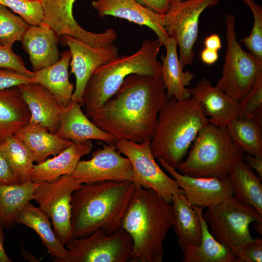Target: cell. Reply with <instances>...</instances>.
I'll return each instance as SVG.
<instances>
[{
    "label": "cell",
    "instance_id": "obj_36",
    "mask_svg": "<svg viewBox=\"0 0 262 262\" xmlns=\"http://www.w3.org/2000/svg\"><path fill=\"white\" fill-rule=\"evenodd\" d=\"M239 116L253 119L262 124V75L252 89L238 101Z\"/></svg>",
    "mask_w": 262,
    "mask_h": 262
},
{
    "label": "cell",
    "instance_id": "obj_27",
    "mask_svg": "<svg viewBox=\"0 0 262 262\" xmlns=\"http://www.w3.org/2000/svg\"><path fill=\"white\" fill-rule=\"evenodd\" d=\"M16 223L23 224L33 230L56 262H69L68 250L56 237L49 218L38 207L29 202L19 213Z\"/></svg>",
    "mask_w": 262,
    "mask_h": 262
},
{
    "label": "cell",
    "instance_id": "obj_12",
    "mask_svg": "<svg viewBox=\"0 0 262 262\" xmlns=\"http://www.w3.org/2000/svg\"><path fill=\"white\" fill-rule=\"evenodd\" d=\"M69 262H127L133 250L130 235L122 228L111 235L98 229L81 238H72L65 245Z\"/></svg>",
    "mask_w": 262,
    "mask_h": 262
},
{
    "label": "cell",
    "instance_id": "obj_5",
    "mask_svg": "<svg viewBox=\"0 0 262 262\" xmlns=\"http://www.w3.org/2000/svg\"><path fill=\"white\" fill-rule=\"evenodd\" d=\"M162 46L159 40H144L134 53L114 59L97 68L88 80L83 94L85 115L92 114L111 98L125 78L131 74L161 76L162 64L157 55Z\"/></svg>",
    "mask_w": 262,
    "mask_h": 262
},
{
    "label": "cell",
    "instance_id": "obj_14",
    "mask_svg": "<svg viewBox=\"0 0 262 262\" xmlns=\"http://www.w3.org/2000/svg\"><path fill=\"white\" fill-rule=\"evenodd\" d=\"M60 40L69 47L71 54V73L76 79L71 100L82 105L83 94L91 75L99 66L117 57L118 48L113 44L94 47L68 35L60 36Z\"/></svg>",
    "mask_w": 262,
    "mask_h": 262
},
{
    "label": "cell",
    "instance_id": "obj_28",
    "mask_svg": "<svg viewBox=\"0 0 262 262\" xmlns=\"http://www.w3.org/2000/svg\"><path fill=\"white\" fill-rule=\"evenodd\" d=\"M60 55L61 58L54 65L33 72V78L35 83L47 89L65 107L71 100L74 85L69 80L70 51H65Z\"/></svg>",
    "mask_w": 262,
    "mask_h": 262
},
{
    "label": "cell",
    "instance_id": "obj_29",
    "mask_svg": "<svg viewBox=\"0 0 262 262\" xmlns=\"http://www.w3.org/2000/svg\"><path fill=\"white\" fill-rule=\"evenodd\" d=\"M39 184L32 181L14 184L0 183V224L3 228H14L19 213L33 199Z\"/></svg>",
    "mask_w": 262,
    "mask_h": 262
},
{
    "label": "cell",
    "instance_id": "obj_2",
    "mask_svg": "<svg viewBox=\"0 0 262 262\" xmlns=\"http://www.w3.org/2000/svg\"><path fill=\"white\" fill-rule=\"evenodd\" d=\"M135 190L131 180H107L83 184L72 195V238L100 229L111 235L120 228Z\"/></svg>",
    "mask_w": 262,
    "mask_h": 262
},
{
    "label": "cell",
    "instance_id": "obj_8",
    "mask_svg": "<svg viewBox=\"0 0 262 262\" xmlns=\"http://www.w3.org/2000/svg\"><path fill=\"white\" fill-rule=\"evenodd\" d=\"M225 22L227 42L225 62L222 76L215 86L239 101L262 75V62L243 50L238 42L234 16H227Z\"/></svg>",
    "mask_w": 262,
    "mask_h": 262
},
{
    "label": "cell",
    "instance_id": "obj_37",
    "mask_svg": "<svg viewBox=\"0 0 262 262\" xmlns=\"http://www.w3.org/2000/svg\"><path fill=\"white\" fill-rule=\"evenodd\" d=\"M253 15V25L249 36L241 40L246 47L259 61L262 62V8L254 0H243Z\"/></svg>",
    "mask_w": 262,
    "mask_h": 262
},
{
    "label": "cell",
    "instance_id": "obj_33",
    "mask_svg": "<svg viewBox=\"0 0 262 262\" xmlns=\"http://www.w3.org/2000/svg\"><path fill=\"white\" fill-rule=\"evenodd\" d=\"M0 149L20 183L31 181L34 161L26 146L14 135L0 144Z\"/></svg>",
    "mask_w": 262,
    "mask_h": 262
},
{
    "label": "cell",
    "instance_id": "obj_9",
    "mask_svg": "<svg viewBox=\"0 0 262 262\" xmlns=\"http://www.w3.org/2000/svg\"><path fill=\"white\" fill-rule=\"evenodd\" d=\"M219 0H170L163 19L164 27L177 43L182 67L191 65L194 45L198 33V21L203 11L215 6Z\"/></svg>",
    "mask_w": 262,
    "mask_h": 262
},
{
    "label": "cell",
    "instance_id": "obj_47",
    "mask_svg": "<svg viewBox=\"0 0 262 262\" xmlns=\"http://www.w3.org/2000/svg\"><path fill=\"white\" fill-rule=\"evenodd\" d=\"M252 224V229L260 234H262V219L254 221Z\"/></svg>",
    "mask_w": 262,
    "mask_h": 262
},
{
    "label": "cell",
    "instance_id": "obj_43",
    "mask_svg": "<svg viewBox=\"0 0 262 262\" xmlns=\"http://www.w3.org/2000/svg\"><path fill=\"white\" fill-rule=\"evenodd\" d=\"M243 161L262 180V157L255 156L246 153L244 154Z\"/></svg>",
    "mask_w": 262,
    "mask_h": 262
},
{
    "label": "cell",
    "instance_id": "obj_1",
    "mask_svg": "<svg viewBox=\"0 0 262 262\" xmlns=\"http://www.w3.org/2000/svg\"><path fill=\"white\" fill-rule=\"evenodd\" d=\"M167 100L161 76L131 74L89 118L117 141L141 143L151 139Z\"/></svg>",
    "mask_w": 262,
    "mask_h": 262
},
{
    "label": "cell",
    "instance_id": "obj_6",
    "mask_svg": "<svg viewBox=\"0 0 262 262\" xmlns=\"http://www.w3.org/2000/svg\"><path fill=\"white\" fill-rule=\"evenodd\" d=\"M186 159L178 166L180 173L197 178H225L245 153L233 142L227 126L207 123L198 132Z\"/></svg>",
    "mask_w": 262,
    "mask_h": 262
},
{
    "label": "cell",
    "instance_id": "obj_13",
    "mask_svg": "<svg viewBox=\"0 0 262 262\" xmlns=\"http://www.w3.org/2000/svg\"><path fill=\"white\" fill-rule=\"evenodd\" d=\"M81 184L107 180H131L133 168L115 143L104 144L93 152L88 160H80L71 175Z\"/></svg>",
    "mask_w": 262,
    "mask_h": 262
},
{
    "label": "cell",
    "instance_id": "obj_3",
    "mask_svg": "<svg viewBox=\"0 0 262 262\" xmlns=\"http://www.w3.org/2000/svg\"><path fill=\"white\" fill-rule=\"evenodd\" d=\"M174 224L172 207L152 189L135 187L121 228L131 237L130 262H162L164 242Z\"/></svg>",
    "mask_w": 262,
    "mask_h": 262
},
{
    "label": "cell",
    "instance_id": "obj_18",
    "mask_svg": "<svg viewBox=\"0 0 262 262\" xmlns=\"http://www.w3.org/2000/svg\"><path fill=\"white\" fill-rule=\"evenodd\" d=\"M191 98L203 107L209 123L227 126L239 116L238 101L206 79L189 89Z\"/></svg>",
    "mask_w": 262,
    "mask_h": 262
},
{
    "label": "cell",
    "instance_id": "obj_7",
    "mask_svg": "<svg viewBox=\"0 0 262 262\" xmlns=\"http://www.w3.org/2000/svg\"><path fill=\"white\" fill-rule=\"evenodd\" d=\"M203 216L214 238L237 258L254 239L250 234V224L262 219L256 209L241 203L234 196L208 208Z\"/></svg>",
    "mask_w": 262,
    "mask_h": 262
},
{
    "label": "cell",
    "instance_id": "obj_25",
    "mask_svg": "<svg viewBox=\"0 0 262 262\" xmlns=\"http://www.w3.org/2000/svg\"><path fill=\"white\" fill-rule=\"evenodd\" d=\"M30 117L18 86L0 89V144L26 126Z\"/></svg>",
    "mask_w": 262,
    "mask_h": 262
},
{
    "label": "cell",
    "instance_id": "obj_26",
    "mask_svg": "<svg viewBox=\"0 0 262 262\" xmlns=\"http://www.w3.org/2000/svg\"><path fill=\"white\" fill-rule=\"evenodd\" d=\"M29 148L37 164L55 156L73 143L50 133L43 125L29 122L15 135Z\"/></svg>",
    "mask_w": 262,
    "mask_h": 262
},
{
    "label": "cell",
    "instance_id": "obj_24",
    "mask_svg": "<svg viewBox=\"0 0 262 262\" xmlns=\"http://www.w3.org/2000/svg\"><path fill=\"white\" fill-rule=\"evenodd\" d=\"M166 53L161 55L162 61L161 78L168 99L174 98L182 100L191 98L189 88L186 87L195 78L190 71H183L177 55V44L172 38H169L165 45Z\"/></svg>",
    "mask_w": 262,
    "mask_h": 262
},
{
    "label": "cell",
    "instance_id": "obj_23",
    "mask_svg": "<svg viewBox=\"0 0 262 262\" xmlns=\"http://www.w3.org/2000/svg\"><path fill=\"white\" fill-rule=\"evenodd\" d=\"M199 217L201 239L198 245L178 238V244L183 254L182 262H236L237 257L211 234L203 216V208L193 206Z\"/></svg>",
    "mask_w": 262,
    "mask_h": 262
},
{
    "label": "cell",
    "instance_id": "obj_38",
    "mask_svg": "<svg viewBox=\"0 0 262 262\" xmlns=\"http://www.w3.org/2000/svg\"><path fill=\"white\" fill-rule=\"evenodd\" d=\"M0 68L14 70L34 77V72L27 68L22 58L16 54L11 48L0 46Z\"/></svg>",
    "mask_w": 262,
    "mask_h": 262
},
{
    "label": "cell",
    "instance_id": "obj_15",
    "mask_svg": "<svg viewBox=\"0 0 262 262\" xmlns=\"http://www.w3.org/2000/svg\"><path fill=\"white\" fill-rule=\"evenodd\" d=\"M43 11V23L51 28L59 36L68 35L94 47L109 45L117 34L113 28L101 33L88 31L75 19L73 6L76 0H40Z\"/></svg>",
    "mask_w": 262,
    "mask_h": 262
},
{
    "label": "cell",
    "instance_id": "obj_34",
    "mask_svg": "<svg viewBox=\"0 0 262 262\" xmlns=\"http://www.w3.org/2000/svg\"><path fill=\"white\" fill-rule=\"evenodd\" d=\"M29 24L20 16L0 4V46L12 48L21 41Z\"/></svg>",
    "mask_w": 262,
    "mask_h": 262
},
{
    "label": "cell",
    "instance_id": "obj_42",
    "mask_svg": "<svg viewBox=\"0 0 262 262\" xmlns=\"http://www.w3.org/2000/svg\"><path fill=\"white\" fill-rule=\"evenodd\" d=\"M142 5L158 14L163 15L166 12L170 0H136Z\"/></svg>",
    "mask_w": 262,
    "mask_h": 262
},
{
    "label": "cell",
    "instance_id": "obj_30",
    "mask_svg": "<svg viewBox=\"0 0 262 262\" xmlns=\"http://www.w3.org/2000/svg\"><path fill=\"white\" fill-rule=\"evenodd\" d=\"M228 176L236 199L253 207L262 215V180L254 171L241 160L232 166Z\"/></svg>",
    "mask_w": 262,
    "mask_h": 262
},
{
    "label": "cell",
    "instance_id": "obj_41",
    "mask_svg": "<svg viewBox=\"0 0 262 262\" xmlns=\"http://www.w3.org/2000/svg\"><path fill=\"white\" fill-rule=\"evenodd\" d=\"M0 183H20L8 162L0 149Z\"/></svg>",
    "mask_w": 262,
    "mask_h": 262
},
{
    "label": "cell",
    "instance_id": "obj_31",
    "mask_svg": "<svg viewBox=\"0 0 262 262\" xmlns=\"http://www.w3.org/2000/svg\"><path fill=\"white\" fill-rule=\"evenodd\" d=\"M173 228L178 238L198 245L201 239L199 217L184 194L174 195L171 203Z\"/></svg>",
    "mask_w": 262,
    "mask_h": 262
},
{
    "label": "cell",
    "instance_id": "obj_4",
    "mask_svg": "<svg viewBox=\"0 0 262 262\" xmlns=\"http://www.w3.org/2000/svg\"><path fill=\"white\" fill-rule=\"evenodd\" d=\"M208 123L203 107L193 98L168 99L159 112L150 142L154 158L176 169L199 131Z\"/></svg>",
    "mask_w": 262,
    "mask_h": 262
},
{
    "label": "cell",
    "instance_id": "obj_46",
    "mask_svg": "<svg viewBox=\"0 0 262 262\" xmlns=\"http://www.w3.org/2000/svg\"><path fill=\"white\" fill-rule=\"evenodd\" d=\"M2 228L0 224V262H11L12 260L7 255L3 246L4 239Z\"/></svg>",
    "mask_w": 262,
    "mask_h": 262
},
{
    "label": "cell",
    "instance_id": "obj_44",
    "mask_svg": "<svg viewBox=\"0 0 262 262\" xmlns=\"http://www.w3.org/2000/svg\"><path fill=\"white\" fill-rule=\"evenodd\" d=\"M201 59L207 65L213 64L218 59V51L205 48L201 52Z\"/></svg>",
    "mask_w": 262,
    "mask_h": 262
},
{
    "label": "cell",
    "instance_id": "obj_32",
    "mask_svg": "<svg viewBox=\"0 0 262 262\" xmlns=\"http://www.w3.org/2000/svg\"><path fill=\"white\" fill-rule=\"evenodd\" d=\"M227 128L232 141L241 150L262 157V124L252 118L238 117Z\"/></svg>",
    "mask_w": 262,
    "mask_h": 262
},
{
    "label": "cell",
    "instance_id": "obj_22",
    "mask_svg": "<svg viewBox=\"0 0 262 262\" xmlns=\"http://www.w3.org/2000/svg\"><path fill=\"white\" fill-rule=\"evenodd\" d=\"M93 145L91 140L73 143L51 158L34 164L31 181L40 183L53 182L65 175H71L81 158L89 154Z\"/></svg>",
    "mask_w": 262,
    "mask_h": 262
},
{
    "label": "cell",
    "instance_id": "obj_21",
    "mask_svg": "<svg viewBox=\"0 0 262 262\" xmlns=\"http://www.w3.org/2000/svg\"><path fill=\"white\" fill-rule=\"evenodd\" d=\"M29 112L30 122L40 124L55 134L64 106L47 89L35 83L18 86Z\"/></svg>",
    "mask_w": 262,
    "mask_h": 262
},
{
    "label": "cell",
    "instance_id": "obj_20",
    "mask_svg": "<svg viewBox=\"0 0 262 262\" xmlns=\"http://www.w3.org/2000/svg\"><path fill=\"white\" fill-rule=\"evenodd\" d=\"M81 106V104L71 100L69 103L64 107L60 115L59 128L55 134L73 143L97 140L107 144L115 143L116 139L96 126L83 113Z\"/></svg>",
    "mask_w": 262,
    "mask_h": 262
},
{
    "label": "cell",
    "instance_id": "obj_40",
    "mask_svg": "<svg viewBox=\"0 0 262 262\" xmlns=\"http://www.w3.org/2000/svg\"><path fill=\"white\" fill-rule=\"evenodd\" d=\"M262 262V238L258 237L254 238L243 250L237 258L236 262Z\"/></svg>",
    "mask_w": 262,
    "mask_h": 262
},
{
    "label": "cell",
    "instance_id": "obj_17",
    "mask_svg": "<svg viewBox=\"0 0 262 262\" xmlns=\"http://www.w3.org/2000/svg\"><path fill=\"white\" fill-rule=\"evenodd\" d=\"M91 4L100 17L112 16L148 27L156 34L162 46L169 39L163 23V15L136 0H93Z\"/></svg>",
    "mask_w": 262,
    "mask_h": 262
},
{
    "label": "cell",
    "instance_id": "obj_39",
    "mask_svg": "<svg viewBox=\"0 0 262 262\" xmlns=\"http://www.w3.org/2000/svg\"><path fill=\"white\" fill-rule=\"evenodd\" d=\"M32 82L35 83L34 78L14 70L0 68V89Z\"/></svg>",
    "mask_w": 262,
    "mask_h": 262
},
{
    "label": "cell",
    "instance_id": "obj_45",
    "mask_svg": "<svg viewBox=\"0 0 262 262\" xmlns=\"http://www.w3.org/2000/svg\"><path fill=\"white\" fill-rule=\"evenodd\" d=\"M205 48L218 51L221 48V39L218 35L212 34L206 38L204 41Z\"/></svg>",
    "mask_w": 262,
    "mask_h": 262
},
{
    "label": "cell",
    "instance_id": "obj_10",
    "mask_svg": "<svg viewBox=\"0 0 262 262\" xmlns=\"http://www.w3.org/2000/svg\"><path fill=\"white\" fill-rule=\"evenodd\" d=\"M150 140L141 143L128 140L117 141L118 150L130 160L133 168L131 181L135 187L152 189L171 203L172 196L184 194L174 179L169 177L159 166L150 147Z\"/></svg>",
    "mask_w": 262,
    "mask_h": 262
},
{
    "label": "cell",
    "instance_id": "obj_16",
    "mask_svg": "<svg viewBox=\"0 0 262 262\" xmlns=\"http://www.w3.org/2000/svg\"><path fill=\"white\" fill-rule=\"evenodd\" d=\"M158 160L183 190L186 198L193 206L212 208L234 196L229 176L222 178L191 177L179 173L161 159Z\"/></svg>",
    "mask_w": 262,
    "mask_h": 262
},
{
    "label": "cell",
    "instance_id": "obj_35",
    "mask_svg": "<svg viewBox=\"0 0 262 262\" xmlns=\"http://www.w3.org/2000/svg\"><path fill=\"white\" fill-rule=\"evenodd\" d=\"M0 4L18 14L29 25L43 23V11L40 0H0Z\"/></svg>",
    "mask_w": 262,
    "mask_h": 262
},
{
    "label": "cell",
    "instance_id": "obj_11",
    "mask_svg": "<svg viewBox=\"0 0 262 262\" xmlns=\"http://www.w3.org/2000/svg\"><path fill=\"white\" fill-rule=\"evenodd\" d=\"M81 185L71 175H65L55 181L40 183L33 194V200L64 246L73 237L71 200L73 192Z\"/></svg>",
    "mask_w": 262,
    "mask_h": 262
},
{
    "label": "cell",
    "instance_id": "obj_19",
    "mask_svg": "<svg viewBox=\"0 0 262 262\" xmlns=\"http://www.w3.org/2000/svg\"><path fill=\"white\" fill-rule=\"evenodd\" d=\"M60 41V36L45 23L29 25L21 42L29 55L33 72L50 66L59 60Z\"/></svg>",
    "mask_w": 262,
    "mask_h": 262
}]
</instances>
